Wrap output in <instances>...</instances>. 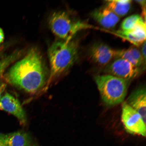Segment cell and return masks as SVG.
Here are the masks:
<instances>
[{
	"instance_id": "cell-1",
	"label": "cell",
	"mask_w": 146,
	"mask_h": 146,
	"mask_svg": "<svg viewBox=\"0 0 146 146\" xmlns=\"http://www.w3.org/2000/svg\"><path fill=\"white\" fill-rule=\"evenodd\" d=\"M8 83L30 94H35L44 86L46 72L42 57L37 49L33 48L11 67L5 74Z\"/></svg>"
},
{
	"instance_id": "cell-7",
	"label": "cell",
	"mask_w": 146,
	"mask_h": 146,
	"mask_svg": "<svg viewBox=\"0 0 146 146\" xmlns=\"http://www.w3.org/2000/svg\"><path fill=\"white\" fill-rule=\"evenodd\" d=\"M117 54V50L106 44L98 42L94 43L89 48L88 56L91 62L99 66H105L116 58Z\"/></svg>"
},
{
	"instance_id": "cell-2",
	"label": "cell",
	"mask_w": 146,
	"mask_h": 146,
	"mask_svg": "<svg viewBox=\"0 0 146 146\" xmlns=\"http://www.w3.org/2000/svg\"><path fill=\"white\" fill-rule=\"evenodd\" d=\"M78 43L76 40H61L52 44L48 50L50 71L47 87L55 78L68 70L77 60Z\"/></svg>"
},
{
	"instance_id": "cell-9",
	"label": "cell",
	"mask_w": 146,
	"mask_h": 146,
	"mask_svg": "<svg viewBox=\"0 0 146 146\" xmlns=\"http://www.w3.org/2000/svg\"><path fill=\"white\" fill-rule=\"evenodd\" d=\"M146 27L145 21H140L131 30H119L117 34L136 46L142 45L145 41Z\"/></svg>"
},
{
	"instance_id": "cell-17",
	"label": "cell",
	"mask_w": 146,
	"mask_h": 146,
	"mask_svg": "<svg viewBox=\"0 0 146 146\" xmlns=\"http://www.w3.org/2000/svg\"><path fill=\"white\" fill-rule=\"evenodd\" d=\"M141 52L144 60L146 61V41L142 44Z\"/></svg>"
},
{
	"instance_id": "cell-3",
	"label": "cell",
	"mask_w": 146,
	"mask_h": 146,
	"mask_svg": "<svg viewBox=\"0 0 146 146\" xmlns=\"http://www.w3.org/2000/svg\"><path fill=\"white\" fill-rule=\"evenodd\" d=\"M95 80L106 105L113 106L123 103L126 96L129 81L108 74L97 76Z\"/></svg>"
},
{
	"instance_id": "cell-14",
	"label": "cell",
	"mask_w": 146,
	"mask_h": 146,
	"mask_svg": "<svg viewBox=\"0 0 146 146\" xmlns=\"http://www.w3.org/2000/svg\"><path fill=\"white\" fill-rule=\"evenodd\" d=\"M131 3L130 0H110L106 1V6L118 17H123L128 13Z\"/></svg>"
},
{
	"instance_id": "cell-12",
	"label": "cell",
	"mask_w": 146,
	"mask_h": 146,
	"mask_svg": "<svg viewBox=\"0 0 146 146\" xmlns=\"http://www.w3.org/2000/svg\"><path fill=\"white\" fill-rule=\"evenodd\" d=\"M116 58H122L127 60L133 65L141 68L145 64L141 52L134 47H130L125 50H117Z\"/></svg>"
},
{
	"instance_id": "cell-11",
	"label": "cell",
	"mask_w": 146,
	"mask_h": 146,
	"mask_svg": "<svg viewBox=\"0 0 146 146\" xmlns=\"http://www.w3.org/2000/svg\"><path fill=\"white\" fill-rule=\"evenodd\" d=\"M145 86L138 88L130 94L125 102L129 106L139 113L146 123V98Z\"/></svg>"
},
{
	"instance_id": "cell-15",
	"label": "cell",
	"mask_w": 146,
	"mask_h": 146,
	"mask_svg": "<svg viewBox=\"0 0 146 146\" xmlns=\"http://www.w3.org/2000/svg\"><path fill=\"white\" fill-rule=\"evenodd\" d=\"M143 19L141 16L138 14H134L129 16L125 18L122 22L121 25V30L123 31L130 30L139 22Z\"/></svg>"
},
{
	"instance_id": "cell-8",
	"label": "cell",
	"mask_w": 146,
	"mask_h": 146,
	"mask_svg": "<svg viewBox=\"0 0 146 146\" xmlns=\"http://www.w3.org/2000/svg\"><path fill=\"white\" fill-rule=\"evenodd\" d=\"M0 110L6 111L16 117L21 125L26 124V114L21 103L17 98L9 93H5L0 98Z\"/></svg>"
},
{
	"instance_id": "cell-18",
	"label": "cell",
	"mask_w": 146,
	"mask_h": 146,
	"mask_svg": "<svg viewBox=\"0 0 146 146\" xmlns=\"http://www.w3.org/2000/svg\"><path fill=\"white\" fill-rule=\"evenodd\" d=\"M4 39V34L3 31L0 27V43L2 42Z\"/></svg>"
},
{
	"instance_id": "cell-20",
	"label": "cell",
	"mask_w": 146,
	"mask_h": 146,
	"mask_svg": "<svg viewBox=\"0 0 146 146\" xmlns=\"http://www.w3.org/2000/svg\"><path fill=\"white\" fill-rule=\"evenodd\" d=\"M5 87L4 86H1V87H0V96H1V93L2 92V91L1 90H3V89H3V87Z\"/></svg>"
},
{
	"instance_id": "cell-16",
	"label": "cell",
	"mask_w": 146,
	"mask_h": 146,
	"mask_svg": "<svg viewBox=\"0 0 146 146\" xmlns=\"http://www.w3.org/2000/svg\"><path fill=\"white\" fill-rule=\"evenodd\" d=\"M5 134L0 133V146H6L5 143Z\"/></svg>"
},
{
	"instance_id": "cell-5",
	"label": "cell",
	"mask_w": 146,
	"mask_h": 146,
	"mask_svg": "<svg viewBox=\"0 0 146 146\" xmlns=\"http://www.w3.org/2000/svg\"><path fill=\"white\" fill-rule=\"evenodd\" d=\"M121 120L127 132L145 136L146 123L140 115L125 102L122 105Z\"/></svg>"
},
{
	"instance_id": "cell-10",
	"label": "cell",
	"mask_w": 146,
	"mask_h": 146,
	"mask_svg": "<svg viewBox=\"0 0 146 146\" xmlns=\"http://www.w3.org/2000/svg\"><path fill=\"white\" fill-rule=\"evenodd\" d=\"M91 14L95 21L102 26L107 29L114 28L120 19L119 17L106 5L96 9Z\"/></svg>"
},
{
	"instance_id": "cell-13",
	"label": "cell",
	"mask_w": 146,
	"mask_h": 146,
	"mask_svg": "<svg viewBox=\"0 0 146 146\" xmlns=\"http://www.w3.org/2000/svg\"><path fill=\"white\" fill-rule=\"evenodd\" d=\"M5 143L6 146H30L32 139L28 133L18 131L5 134Z\"/></svg>"
},
{
	"instance_id": "cell-6",
	"label": "cell",
	"mask_w": 146,
	"mask_h": 146,
	"mask_svg": "<svg viewBox=\"0 0 146 146\" xmlns=\"http://www.w3.org/2000/svg\"><path fill=\"white\" fill-rule=\"evenodd\" d=\"M108 74L129 81L137 77L141 68L135 66L127 60L117 58L106 66L104 70Z\"/></svg>"
},
{
	"instance_id": "cell-19",
	"label": "cell",
	"mask_w": 146,
	"mask_h": 146,
	"mask_svg": "<svg viewBox=\"0 0 146 146\" xmlns=\"http://www.w3.org/2000/svg\"><path fill=\"white\" fill-rule=\"evenodd\" d=\"M137 3L141 5L142 8H145L146 1L145 0H141V1H136Z\"/></svg>"
},
{
	"instance_id": "cell-4",
	"label": "cell",
	"mask_w": 146,
	"mask_h": 146,
	"mask_svg": "<svg viewBox=\"0 0 146 146\" xmlns=\"http://www.w3.org/2000/svg\"><path fill=\"white\" fill-rule=\"evenodd\" d=\"M49 27L55 35L62 40L72 39L76 33L87 27L86 25L74 19L65 11H57L49 18Z\"/></svg>"
},
{
	"instance_id": "cell-21",
	"label": "cell",
	"mask_w": 146,
	"mask_h": 146,
	"mask_svg": "<svg viewBox=\"0 0 146 146\" xmlns=\"http://www.w3.org/2000/svg\"><path fill=\"white\" fill-rule=\"evenodd\" d=\"M30 146H36V145H31Z\"/></svg>"
}]
</instances>
